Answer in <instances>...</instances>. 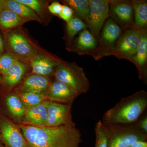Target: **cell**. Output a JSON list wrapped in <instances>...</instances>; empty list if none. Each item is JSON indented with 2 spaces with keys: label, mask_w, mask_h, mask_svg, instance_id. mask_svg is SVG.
<instances>
[{
  "label": "cell",
  "mask_w": 147,
  "mask_h": 147,
  "mask_svg": "<svg viewBox=\"0 0 147 147\" xmlns=\"http://www.w3.org/2000/svg\"><path fill=\"white\" fill-rule=\"evenodd\" d=\"M110 18L122 29L123 31L133 29L134 11L131 1L108 0Z\"/></svg>",
  "instance_id": "9c48e42d"
},
{
  "label": "cell",
  "mask_w": 147,
  "mask_h": 147,
  "mask_svg": "<svg viewBox=\"0 0 147 147\" xmlns=\"http://www.w3.org/2000/svg\"><path fill=\"white\" fill-rule=\"evenodd\" d=\"M130 147H147V141H138L134 142Z\"/></svg>",
  "instance_id": "1f68e13d"
},
{
  "label": "cell",
  "mask_w": 147,
  "mask_h": 147,
  "mask_svg": "<svg viewBox=\"0 0 147 147\" xmlns=\"http://www.w3.org/2000/svg\"><path fill=\"white\" fill-rule=\"evenodd\" d=\"M136 124L140 129L144 133L147 134V116L146 115L141 117L136 122Z\"/></svg>",
  "instance_id": "4dcf8cb0"
},
{
  "label": "cell",
  "mask_w": 147,
  "mask_h": 147,
  "mask_svg": "<svg viewBox=\"0 0 147 147\" xmlns=\"http://www.w3.org/2000/svg\"><path fill=\"white\" fill-rule=\"evenodd\" d=\"M34 11L38 16L43 12V5L41 1L38 0H17Z\"/></svg>",
  "instance_id": "83f0119b"
},
{
  "label": "cell",
  "mask_w": 147,
  "mask_h": 147,
  "mask_svg": "<svg viewBox=\"0 0 147 147\" xmlns=\"http://www.w3.org/2000/svg\"><path fill=\"white\" fill-rule=\"evenodd\" d=\"M46 100L35 107L26 110L21 124L29 126L46 127L47 119V105Z\"/></svg>",
  "instance_id": "9a60e30c"
},
{
  "label": "cell",
  "mask_w": 147,
  "mask_h": 147,
  "mask_svg": "<svg viewBox=\"0 0 147 147\" xmlns=\"http://www.w3.org/2000/svg\"><path fill=\"white\" fill-rule=\"evenodd\" d=\"M4 8L11 11L26 22L40 21V17L33 10L17 0H5Z\"/></svg>",
  "instance_id": "ffe728a7"
},
{
  "label": "cell",
  "mask_w": 147,
  "mask_h": 147,
  "mask_svg": "<svg viewBox=\"0 0 147 147\" xmlns=\"http://www.w3.org/2000/svg\"><path fill=\"white\" fill-rule=\"evenodd\" d=\"M96 142L95 147H108L107 132L101 120L96 124L95 127Z\"/></svg>",
  "instance_id": "484cf974"
},
{
  "label": "cell",
  "mask_w": 147,
  "mask_h": 147,
  "mask_svg": "<svg viewBox=\"0 0 147 147\" xmlns=\"http://www.w3.org/2000/svg\"><path fill=\"white\" fill-rule=\"evenodd\" d=\"M141 37V30L128 29L123 31L110 55L129 61L136 53Z\"/></svg>",
  "instance_id": "ba28073f"
},
{
  "label": "cell",
  "mask_w": 147,
  "mask_h": 147,
  "mask_svg": "<svg viewBox=\"0 0 147 147\" xmlns=\"http://www.w3.org/2000/svg\"><path fill=\"white\" fill-rule=\"evenodd\" d=\"M0 137L4 147H27L26 141L18 124L0 110Z\"/></svg>",
  "instance_id": "52a82bcc"
},
{
  "label": "cell",
  "mask_w": 147,
  "mask_h": 147,
  "mask_svg": "<svg viewBox=\"0 0 147 147\" xmlns=\"http://www.w3.org/2000/svg\"><path fill=\"white\" fill-rule=\"evenodd\" d=\"M18 59L8 53H3L0 54V73L2 76L5 74Z\"/></svg>",
  "instance_id": "4316f807"
},
{
  "label": "cell",
  "mask_w": 147,
  "mask_h": 147,
  "mask_svg": "<svg viewBox=\"0 0 147 147\" xmlns=\"http://www.w3.org/2000/svg\"></svg>",
  "instance_id": "f35d334b"
},
{
  "label": "cell",
  "mask_w": 147,
  "mask_h": 147,
  "mask_svg": "<svg viewBox=\"0 0 147 147\" xmlns=\"http://www.w3.org/2000/svg\"><path fill=\"white\" fill-rule=\"evenodd\" d=\"M3 102L8 117L15 123L21 124L26 110L18 93L9 92L3 96Z\"/></svg>",
  "instance_id": "4fadbf2b"
},
{
  "label": "cell",
  "mask_w": 147,
  "mask_h": 147,
  "mask_svg": "<svg viewBox=\"0 0 147 147\" xmlns=\"http://www.w3.org/2000/svg\"><path fill=\"white\" fill-rule=\"evenodd\" d=\"M63 5L58 2H54L48 6V10L54 15H58L61 13Z\"/></svg>",
  "instance_id": "f546056e"
},
{
  "label": "cell",
  "mask_w": 147,
  "mask_h": 147,
  "mask_svg": "<svg viewBox=\"0 0 147 147\" xmlns=\"http://www.w3.org/2000/svg\"><path fill=\"white\" fill-rule=\"evenodd\" d=\"M72 104L49 100L46 127L76 126L71 115Z\"/></svg>",
  "instance_id": "8fae6325"
},
{
  "label": "cell",
  "mask_w": 147,
  "mask_h": 147,
  "mask_svg": "<svg viewBox=\"0 0 147 147\" xmlns=\"http://www.w3.org/2000/svg\"><path fill=\"white\" fill-rule=\"evenodd\" d=\"M89 30L98 41L102 27L110 16L108 0H89Z\"/></svg>",
  "instance_id": "30bf717a"
},
{
  "label": "cell",
  "mask_w": 147,
  "mask_h": 147,
  "mask_svg": "<svg viewBox=\"0 0 147 147\" xmlns=\"http://www.w3.org/2000/svg\"><path fill=\"white\" fill-rule=\"evenodd\" d=\"M61 62L38 54L30 62L32 74L48 77L53 75L56 67Z\"/></svg>",
  "instance_id": "2e32d148"
},
{
  "label": "cell",
  "mask_w": 147,
  "mask_h": 147,
  "mask_svg": "<svg viewBox=\"0 0 147 147\" xmlns=\"http://www.w3.org/2000/svg\"><path fill=\"white\" fill-rule=\"evenodd\" d=\"M55 79L70 86L79 94L86 93L90 88V82L84 69L74 63L61 62L55 69Z\"/></svg>",
  "instance_id": "277c9868"
},
{
  "label": "cell",
  "mask_w": 147,
  "mask_h": 147,
  "mask_svg": "<svg viewBox=\"0 0 147 147\" xmlns=\"http://www.w3.org/2000/svg\"><path fill=\"white\" fill-rule=\"evenodd\" d=\"M26 110L47 100L44 94L26 92H17Z\"/></svg>",
  "instance_id": "d4e9b609"
},
{
  "label": "cell",
  "mask_w": 147,
  "mask_h": 147,
  "mask_svg": "<svg viewBox=\"0 0 147 147\" xmlns=\"http://www.w3.org/2000/svg\"><path fill=\"white\" fill-rule=\"evenodd\" d=\"M5 47V45L4 40L0 32V54L4 53Z\"/></svg>",
  "instance_id": "d6a6232c"
},
{
  "label": "cell",
  "mask_w": 147,
  "mask_h": 147,
  "mask_svg": "<svg viewBox=\"0 0 147 147\" xmlns=\"http://www.w3.org/2000/svg\"><path fill=\"white\" fill-rule=\"evenodd\" d=\"M62 1L64 5L72 9L75 15L88 25L90 14L89 0H65Z\"/></svg>",
  "instance_id": "7402d4cb"
},
{
  "label": "cell",
  "mask_w": 147,
  "mask_h": 147,
  "mask_svg": "<svg viewBox=\"0 0 147 147\" xmlns=\"http://www.w3.org/2000/svg\"><path fill=\"white\" fill-rule=\"evenodd\" d=\"M2 81V75L1 73H0V84L1 85Z\"/></svg>",
  "instance_id": "e575fe53"
},
{
  "label": "cell",
  "mask_w": 147,
  "mask_h": 147,
  "mask_svg": "<svg viewBox=\"0 0 147 147\" xmlns=\"http://www.w3.org/2000/svg\"><path fill=\"white\" fill-rule=\"evenodd\" d=\"M50 83L48 77L32 74L21 82L17 92H29L45 95Z\"/></svg>",
  "instance_id": "e0dca14e"
},
{
  "label": "cell",
  "mask_w": 147,
  "mask_h": 147,
  "mask_svg": "<svg viewBox=\"0 0 147 147\" xmlns=\"http://www.w3.org/2000/svg\"><path fill=\"white\" fill-rule=\"evenodd\" d=\"M0 139H1V137H0Z\"/></svg>",
  "instance_id": "74e56055"
},
{
  "label": "cell",
  "mask_w": 147,
  "mask_h": 147,
  "mask_svg": "<svg viewBox=\"0 0 147 147\" xmlns=\"http://www.w3.org/2000/svg\"><path fill=\"white\" fill-rule=\"evenodd\" d=\"M105 126L108 147H129L138 141H147V134L136 123L129 124H108Z\"/></svg>",
  "instance_id": "3957f363"
},
{
  "label": "cell",
  "mask_w": 147,
  "mask_h": 147,
  "mask_svg": "<svg viewBox=\"0 0 147 147\" xmlns=\"http://www.w3.org/2000/svg\"><path fill=\"white\" fill-rule=\"evenodd\" d=\"M123 30L113 19L109 18L105 22L100 32L98 44L92 57L96 60L110 56Z\"/></svg>",
  "instance_id": "5b68a950"
},
{
  "label": "cell",
  "mask_w": 147,
  "mask_h": 147,
  "mask_svg": "<svg viewBox=\"0 0 147 147\" xmlns=\"http://www.w3.org/2000/svg\"><path fill=\"white\" fill-rule=\"evenodd\" d=\"M74 14V11L70 7L68 6L63 5L62 9L59 16L60 18L67 22L72 18Z\"/></svg>",
  "instance_id": "f1b7e54d"
},
{
  "label": "cell",
  "mask_w": 147,
  "mask_h": 147,
  "mask_svg": "<svg viewBox=\"0 0 147 147\" xmlns=\"http://www.w3.org/2000/svg\"><path fill=\"white\" fill-rule=\"evenodd\" d=\"M4 42L8 53L19 60L30 62L38 54L37 49L19 32L8 34Z\"/></svg>",
  "instance_id": "8992f818"
},
{
  "label": "cell",
  "mask_w": 147,
  "mask_h": 147,
  "mask_svg": "<svg viewBox=\"0 0 147 147\" xmlns=\"http://www.w3.org/2000/svg\"><path fill=\"white\" fill-rule=\"evenodd\" d=\"M25 22L11 11L3 8L0 11V30H8L21 26Z\"/></svg>",
  "instance_id": "603a6c76"
},
{
  "label": "cell",
  "mask_w": 147,
  "mask_h": 147,
  "mask_svg": "<svg viewBox=\"0 0 147 147\" xmlns=\"http://www.w3.org/2000/svg\"><path fill=\"white\" fill-rule=\"evenodd\" d=\"M79 95L67 84L56 79L51 82L45 94L47 100L63 103H73Z\"/></svg>",
  "instance_id": "7c38bea8"
},
{
  "label": "cell",
  "mask_w": 147,
  "mask_h": 147,
  "mask_svg": "<svg viewBox=\"0 0 147 147\" xmlns=\"http://www.w3.org/2000/svg\"><path fill=\"white\" fill-rule=\"evenodd\" d=\"M18 125L27 143L33 147H80L82 142V133L76 126Z\"/></svg>",
  "instance_id": "6da1fadb"
},
{
  "label": "cell",
  "mask_w": 147,
  "mask_h": 147,
  "mask_svg": "<svg viewBox=\"0 0 147 147\" xmlns=\"http://www.w3.org/2000/svg\"><path fill=\"white\" fill-rule=\"evenodd\" d=\"M136 66L139 79L147 83V29L141 30L140 42L136 53L129 61Z\"/></svg>",
  "instance_id": "5bb4252c"
},
{
  "label": "cell",
  "mask_w": 147,
  "mask_h": 147,
  "mask_svg": "<svg viewBox=\"0 0 147 147\" xmlns=\"http://www.w3.org/2000/svg\"><path fill=\"white\" fill-rule=\"evenodd\" d=\"M5 0H0V11L4 8Z\"/></svg>",
  "instance_id": "836d02e7"
},
{
  "label": "cell",
  "mask_w": 147,
  "mask_h": 147,
  "mask_svg": "<svg viewBox=\"0 0 147 147\" xmlns=\"http://www.w3.org/2000/svg\"><path fill=\"white\" fill-rule=\"evenodd\" d=\"M131 1L134 11L133 29L139 31L147 29V1L133 0Z\"/></svg>",
  "instance_id": "44dd1931"
},
{
  "label": "cell",
  "mask_w": 147,
  "mask_h": 147,
  "mask_svg": "<svg viewBox=\"0 0 147 147\" xmlns=\"http://www.w3.org/2000/svg\"><path fill=\"white\" fill-rule=\"evenodd\" d=\"M98 41L88 29L80 32L73 43V50L79 55L92 56L97 48Z\"/></svg>",
  "instance_id": "ac0fdd59"
},
{
  "label": "cell",
  "mask_w": 147,
  "mask_h": 147,
  "mask_svg": "<svg viewBox=\"0 0 147 147\" xmlns=\"http://www.w3.org/2000/svg\"><path fill=\"white\" fill-rule=\"evenodd\" d=\"M28 144V143H27ZM27 147H33L32 146H30V145L28 144H27Z\"/></svg>",
  "instance_id": "8d00e7d4"
},
{
  "label": "cell",
  "mask_w": 147,
  "mask_h": 147,
  "mask_svg": "<svg viewBox=\"0 0 147 147\" xmlns=\"http://www.w3.org/2000/svg\"><path fill=\"white\" fill-rule=\"evenodd\" d=\"M0 147H4L3 145L2 142L1 141V139H0Z\"/></svg>",
  "instance_id": "d590c367"
},
{
  "label": "cell",
  "mask_w": 147,
  "mask_h": 147,
  "mask_svg": "<svg viewBox=\"0 0 147 147\" xmlns=\"http://www.w3.org/2000/svg\"><path fill=\"white\" fill-rule=\"evenodd\" d=\"M66 23V38L68 45L71 46L76 35L82 31L87 29L88 26L86 23L74 14L72 18Z\"/></svg>",
  "instance_id": "cb8c5ba5"
},
{
  "label": "cell",
  "mask_w": 147,
  "mask_h": 147,
  "mask_svg": "<svg viewBox=\"0 0 147 147\" xmlns=\"http://www.w3.org/2000/svg\"><path fill=\"white\" fill-rule=\"evenodd\" d=\"M28 71L27 65L22 61H16L2 76V84L4 87L11 88L20 84Z\"/></svg>",
  "instance_id": "d6986e66"
},
{
  "label": "cell",
  "mask_w": 147,
  "mask_h": 147,
  "mask_svg": "<svg viewBox=\"0 0 147 147\" xmlns=\"http://www.w3.org/2000/svg\"><path fill=\"white\" fill-rule=\"evenodd\" d=\"M147 108V92L141 90L123 98L114 107L105 112L102 124H129L135 123Z\"/></svg>",
  "instance_id": "7a4b0ae2"
}]
</instances>
